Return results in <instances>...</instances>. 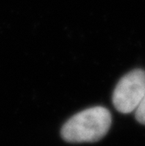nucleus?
<instances>
[{
    "mask_svg": "<svg viewBox=\"0 0 145 146\" xmlns=\"http://www.w3.org/2000/svg\"><path fill=\"white\" fill-rule=\"evenodd\" d=\"M112 124L110 111L101 106L73 115L61 128V137L68 143H94L103 138Z\"/></svg>",
    "mask_w": 145,
    "mask_h": 146,
    "instance_id": "f257e3e1",
    "label": "nucleus"
},
{
    "mask_svg": "<svg viewBox=\"0 0 145 146\" xmlns=\"http://www.w3.org/2000/svg\"><path fill=\"white\" fill-rule=\"evenodd\" d=\"M145 96V71L135 69L122 76L116 84L112 102L117 111L129 114L135 111Z\"/></svg>",
    "mask_w": 145,
    "mask_h": 146,
    "instance_id": "f03ea898",
    "label": "nucleus"
},
{
    "mask_svg": "<svg viewBox=\"0 0 145 146\" xmlns=\"http://www.w3.org/2000/svg\"><path fill=\"white\" fill-rule=\"evenodd\" d=\"M136 119L141 124L145 125V96L142 99L140 103L135 110Z\"/></svg>",
    "mask_w": 145,
    "mask_h": 146,
    "instance_id": "7ed1b4c3",
    "label": "nucleus"
}]
</instances>
